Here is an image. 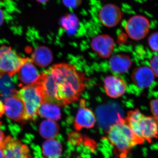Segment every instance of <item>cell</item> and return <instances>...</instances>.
<instances>
[{"mask_svg": "<svg viewBox=\"0 0 158 158\" xmlns=\"http://www.w3.org/2000/svg\"><path fill=\"white\" fill-rule=\"evenodd\" d=\"M87 79L75 65L60 63L40 74L36 83L41 87L44 102L64 106L78 100L86 88Z\"/></svg>", "mask_w": 158, "mask_h": 158, "instance_id": "obj_1", "label": "cell"}, {"mask_svg": "<svg viewBox=\"0 0 158 158\" xmlns=\"http://www.w3.org/2000/svg\"><path fill=\"white\" fill-rule=\"evenodd\" d=\"M107 138L114 148V152L120 158H125L134 146L143 144L144 141L134 134L121 116L109 127Z\"/></svg>", "mask_w": 158, "mask_h": 158, "instance_id": "obj_2", "label": "cell"}, {"mask_svg": "<svg viewBox=\"0 0 158 158\" xmlns=\"http://www.w3.org/2000/svg\"><path fill=\"white\" fill-rule=\"evenodd\" d=\"M125 120L134 134L144 141L151 142L158 138V123L153 116H145L136 109L128 112Z\"/></svg>", "mask_w": 158, "mask_h": 158, "instance_id": "obj_3", "label": "cell"}, {"mask_svg": "<svg viewBox=\"0 0 158 158\" xmlns=\"http://www.w3.org/2000/svg\"><path fill=\"white\" fill-rule=\"evenodd\" d=\"M16 94L24 103L28 120L36 119L40 107L44 102L40 86L37 83L27 85L22 88Z\"/></svg>", "mask_w": 158, "mask_h": 158, "instance_id": "obj_4", "label": "cell"}, {"mask_svg": "<svg viewBox=\"0 0 158 158\" xmlns=\"http://www.w3.org/2000/svg\"><path fill=\"white\" fill-rule=\"evenodd\" d=\"M29 58L20 57L10 47H0V73L12 77Z\"/></svg>", "mask_w": 158, "mask_h": 158, "instance_id": "obj_5", "label": "cell"}, {"mask_svg": "<svg viewBox=\"0 0 158 158\" xmlns=\"http://www.w3.org/2000/svg\"><path fill=\"white\" fill-rule=\"evenodd\" d=\"M149 20L143 15H135L129 19L125 25V30L128 37L135 40L144 39L149 32Z\"/></svg>", "mask_w": 158, "mask_h": 158, "instance_id": "obj_6", "label": "cell"}, {"mask_svg": "<svg viewBox=\"0 0 158 158\" xmlns=\"http://www.w3.org/2000/svg\"><path fill=\"white\" fill-rule=\"evenodd\" d=\"M4 104V113L8 118L18 122L28 120L24 103L16 94L6 98Z\"/></svg>", "mask_w": 158, "mask_h": 158, "instance_id": "obj_7", "label": "cell"}, {"mask_svg": "<svg viewBox=\"0 0 158 158\" xmlns=\"http://www.w3.org/2000/svg\"><path fill=\"white\" fill-rule=\"evenodd\" d=\"M2 145L5 158H33L27 145L10 136L5 138Z\"/></svg>", "mask_w": 158, "mask_h": 158, "instance_id": "obj_8", "label": "cell"}, {"mask_svg": "<svg viewBox=\"0 0 158 158\" xmlns=\"http://www.w3.org/2000/svg\"><path fill=\"white\" fill-rule=\"evenodd\" d=\"M123 13L117 5L108 3L102 6L98 13V18L102 25L108 28L116 27L121 21Z\"/></svg>", "mask_w": 158, "mask_h": 158, "instance_id": "obj_9", "label": "cell"}, {"mask_svg": "<svg viewBox=\"0 0 158 158\" xmlns=\"http://www.w3.org/2000/svg\"><path fill=\"white\" fill-rule=\"evenodd\" d=\"M86 101L80 100L79 108L75 118L74 128L77 131L83 128H91L96 123L95 114L93 111L86 107Z\"/></svg>", "mask_w": 158, "mask_h": 158, "instance_id": "obj_10", "label": "cell"}, {"mask_svg": "<svg viewBox=\"0 0 158 158\" xmlns=\"http://www.w3.org/2000/svg\"><path fill=\"white\" fill-rule=\"evenodd\" d=\"M115 46L114 40L107 34H100L92 38L91 47L92 50L100 57L108 58L113 53Z\"/></svg>", "mask_w": 158, "mask_h": 158, "instance_id": "obj_11", "label": "cell"}, {"mask_svg": "<svg viewBox=\"0 0 158 158\" xmlns=\"http://www.w3.org/2000/svg\"><path fill=\"white\" fill-rule=\"evenodd\" d=\"M104 88L107 96L117 98L125 93L127 85L123 79L116 76H109L104 80Z\"/></svg>", "mask_w": 158, "mask_h": 158, "instance_id": "obj_12", "label": "cell"}, {"mask_svg": "<svg viewBox=\"0 0 158 158\" xmlns=\"http://www.w3.org/2000/svg\"><path fill=\"white\" fill-rule=\"evenodd\" d=\"M154 74L150 67L146 66L136 67L133 70L131 79L135 85L141 88L149 87L155 79Z\"/></svg>", "mask_w": 158, "mask_h": 158, "instance_id": "obj_13", "label": "cell"}, {"mask_svg": "<svg viewBox=\"0 0 158 158\" xmlns=\"http://www.w3.org/2000/svg\"><path fill=\"white\" fill-rule=\"evenodd\" d=\"M17 73L20 81L26 86L36 84L40 75L30 59L22 65Z\"/></svg>", "mask_w": 158, "mask_h": 158, "instance_id": "obj_14", "label": "cell"}, {"mask_svg": "<svg viewBox=\"0 0 158 158\" xmlns=\"http://www.w3.org/2000/svg\"><path fill=\"white\" fill-rule=\"evenodd\" d=\"M52 51L47 47L40 46L35 49L31 56V61L40 67L48 66L53 61Z\"/></svg>", "mask_w": 158, "mask_h": 158, "instance_id": "obj_15", "label": "cell"}, {"mask_svg": "<svg viewBox=\"0 0 158 158\" xmlns=\"http://www.w3.org/2000/svg\"><path fill=\"white\" fill-rule=\"evenodd\" d=\"M110 69L119 74L126 73L132 65V61L129 56L123 54H116L110 58L109 61Z\"/></svg>", "mask_w": 158, "mask_h": 158, "instance_id": "obj_16", "label": "cell"}, {"mask_svg": "<svg viewBox=\"0 0 158 158\" xmlns=\"http://www.w3.org/2000/svg\"><path fill=\"white\" fill-rule=\"evenodd\" d=\"M47 119L58 121L61 118V112L59 106L48 102H43L40 107L38 116Z\"/></svg>", "mask_w": 158, "mask_h": 158, "instance_id": "obj_17", "label": "cell"}, {"mask_svg": "<svg viewBox=\"0 0 158 158\" xmlns=\"http://www.w3.org/2000/svg\"><path fill=\"white\" fill-rule=\"evenodd\" d=\"M62 151V144L56 139H47L43 143V154L46 158H60Z\"/></svg>", "mask_w": 158, "mask_h": 158, "instance_id": "obj_18", "label": "cell"}, {"mask_svg": "<svg viewBox=\"0 0 158 158\" xmlns=\"http://www.w3.org/2000/svg\"><path fill=\"white\" fill-rule=\"evenodd\" d=\"M59 126L56 122L46 119L41 123L39 127V133L43 138L47 139H53L59 134Z\"/></svg>", "mask_w": 158, "mask_h": 158, "instance_id": "obj_19", "label": "cell"}, {"mask_svg": "<svg viewBox=\"0 0 158 158\" xmlns=\"http://www.w3.org/2000/svg\"><path fill=\"white\" fill-rule=\"evenodd\" d=\"M148 45L152 50L158 52V32L153 33L148 37Z\"/></svg>", "mask_w": 158, "mask_h": 158, "instance_id": "obj_20", "label": "cell"}, {"mask_svg": "<svg viewBox=\"0 0 158 158\" xmlns=\"http://www.w3.org/2000/svg\"><path fill=\"white\" fill-rule=\"evenodd\" d=\"M150 68L155 76L158 77V54L152 57L150 62Z\"/></svg>", "mask_w": 158, "mask_h": 158, "instance_id": "obj_21", "label": "cell"}, {"mask_svg": "<svg viewBox=\"0 0 158 158\" xmlns=\"http://www.w3.org/2000/svg\"><path fill=\"white\" fill-rule=\"evenodd\" d=\"M150 109L153 117L158 123V99L153 100L151 102Z\"/></svg>", "mask_w": 158, "mask_h": 158, "instance_id": "obj_22", "label": "cell"}, {"mask_svg": "<svg viewBox=\"0 0 158 158\" xmlns=\"http://www.w3.org/2000/svg\"><path fill=\"white\" fill-rule=\"evenodd\" d=\"M63 4L70 9H75L81 5L82 0H62Z\"/></svg>", "mask_w": 158, "mask_h": 158, "instance_id": "obj_23", "label": "cell"}, {"mask_svg": "<svg viewBox=\"0 0 158 158\" xmlns=\"http://www.w3.org/2000/svg\"><path fill=\"white\" fill-rule=\"evenodd\" d=\"M1 124H2V122H1V119H0V144H2V143H3V141H4V140H5V138H6V137H5V135H4V133H3L2 131L1 130Z\"/></svg>", "mask_w": 158, "mask_h": 158, "instance_id": "obj_24", "label": "cell"}, {"mask_svg": "<svg viewBox=\"0 0 158 158\" xmlns=\"http://www.w3.org/2000/svg\"><path fill=\"white\" fill-rule=\"evenodd\" d=\"M5 19V15L3 10L0 8V27L3 24Z\"/></svg>", "mask_w": 158, "mask_h": 158, "instance_id": "obj_25", "label": "cell"}, {"mask_svg": "<svg viewBox=\"0 0 158 158\" xmlns=\"http://www.w3.org/2000/svg\"><path fill=\"white\" fill-rule=\"evenodd\" d=\"M5 112V107L4 103L0 100V116H2Z\"/></svg>", "mask_w": 158, "mask_h": 158, "instance_id": "obj_26", "label": "cell"}, {"mask_svg": "<svg viewBox=\"0 0 158 158\" xmlns=\"http://www.w3.org/2000/svg\"><path fill=\"white\" fill-rule=\"evenodd\" d=\"M2 144H0V158H5V155Z\"/></svg>", "mask_w": 158, "mask_h": 158, "instance_id": "obj_27", "label": "cell"}, {"mask_svg": "<svg viewBox=\"0 0 158 158\" xmlns=\"http://www.w3.org/2000/svg\"><path fill=\"white\" fill-rule=\"evenodd\" d=\"M36 1H37V2L40 3H45L47 2H48L49 1V0H36Z\"/></svg>", "mask_w": 158, "mask_h": 158, "instance_id": "obj_28", "label": "cell"}, {"mask_svg": "<svg viewBox=\"0 0 158 158\" xmlns=\"http://www.w3.org/2000/svg\"><path fill=\"white\" fill-rule=\"evenodd\" d=\"M3 74L2 73H0V77H1L2 76Z\"/></svg>", "mask_w": 158, "mask_h": 158, "instance_id": "obj_29", "label": "cell"}]
</instances>
